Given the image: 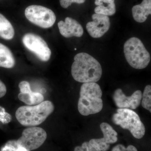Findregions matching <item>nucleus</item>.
I'll return each mask as SVG.
<instances>
[{
    "label": "nucleus",
    "instance_id": "12",
    "mask_svg": "<svg viewBox=\"0 0 151 151\" xmlns=\"http://www.w3.org/2000/svg\"><path fill=\"white\" fill-rule=\"evenodd\" d=\"M60 34L65 38L80 37L84 33L83 27L77 21L67 17L65 22L60 21L58 24Z\"/></svg>",
    "mask_w": 151,
    "mask_h": 151
},
{
    "label": "nucleus",
    "instance_id": "13",
    "mask_svg": "<svg viewBox=\"0 0 151 151\" xmlns=\"http://www.w3.org/2000/svg\"><path fill=\"white\" fill-rule=\"evenodd\" d=\"M134 19L139 23L145 22L151 14V0H143L140 4L134 6L132 9Z\"/></svg>",
    "mask_w": 151,
    "mask_h": 151
},
{
    "label": "nucleus",
    "instance_id": "9",
    "mask_svg": "<svg viewBox=\"0 0 151 151\" xmlns=\"http://www.w3.org/2000/svg\"><path fill=\"white\" fill-rule=\"evenodd\" d=\"M100 128L103 134V137L93 139L89 141V144L98 151H107L110 149L111 144H114L118 140V133L110 124L102 123Z\"/></svg>",
    "mask_w": 151,
    "mask_h": 151
},
{
    "label": "nucleus",
    "instance_id": "1",
    "mask_svg": "<svg viewBox=\"0 0 151 151\" xmlns=\"http://www.w3.org/2000/svg\"><path fill=\"white\" fill-rule=\"evenodd\" d=\"M71 66V75L75 81L80 83L96 82L102 75L100 63L90 55L85 52L78 53L74 57Z\"/></svg>",
    "mask_w": 151,
    "mask_h": 151
},
{
    "label": "nucleus",
    "instance_id": "10",
    "mask_svg": "<svg viewBox=\"0 0 151 151\" xmlns=\"http://www.w3.org/2000/svg\"><path fill=\"white\" fill-rule=\"evenodd\" d=\"M92 17L93 21L89 22L86 25L87 32L89 35L94 38L102 37L110 28L111 23L109 17L94 14Z\"/></svg>",
    "mask_w": 151,
    "mask_h": 151
},
{
    "label": "nucleus",
    "instance_id": "16",
    "mask_svg": "<svg viewBox=\"0 0 151 151\" xmlns=\"http://www.w3.org/2000/svg\"><path fill=\"white\" fill-rule=\"evenodd\" d=\"M18 97L20 101L29 106L38 105L44 100V97L42 94L32 91L27 93L20 92Z\"/></svg>",
    "mask_w": 151,
    "mask_h": 151
},
{
    "label": "nucleus",
    "instance_id": "18",
    "mask_svg": "<svg viewBox=\"0 0 151 151\" xmlns=\"http://www.w3.org/2000/svg\"><path fill=\"white\" fill-rule=\"evenodd\" d=\"M142 105L143 108L151 112V86L148 85L145 87L142 94Z\"/></svg>",
    "mask_w": 151,
    "mask_h": 151
},
{
    "label": "nucleus",
    "instance_id": "20",
    "mask_svg": "<svg viewBox=\"0 0 151 151\" xmlns=\"http://www.w3.org/2000/svg\"><path fill=\"white\" fill-rule=\"evenodd\" d=\"M12 116L10 114L6 112L5 109L0 106V122L2 124H9L12 121Z\"/></svg>",
    "mask_w": 151,
    "mask_h": 151
},
{
    "label": "nucleus",
    "instance_id": "4",
    "mask_svg": "<svg viewBox=\"0 0 151 151\" xmlns=\"http://www.w3.org/2000/svg\"><path fill=\"white\" fill-rule=\"evenodd\" d=\"M124 53L127 62L135 69H144L150 61V53L138 38L132 37L126 42L124 45Z\"/></svg>",
    "mask_w": 151,
    "mask_h": 151
},
{
    "label": "nucleus",
    "instance_id": "21",
    "mask_svg": "<svg viewBox=\"0 0 151 151\" xmlns=\"http://www.w3.org/2000/svg\"><path fill=\"white\" fill-rule=\"evenodd\" d=\"M74 151H98L91 145L89 142H84L81 146H77Z\"/></svg>",
    "mask_w": 151,
    "mask_h": 151
},
{
    "label": "nucleus",
    "instance_id": "15",
    "mask_svg": "<svg viewBox=\"0 0 151 151\" xmlns=\"http://www.w3.org/2000/svg\"><path fill=\"white\" fill-rule=\"evenodd\" d=\"M15 65V60L10 50L0 43V67L11 68Z\"/></svg>",
    "mask_w": 151,
    "mask_h": 151
},
{
    "label": "nucleus",
    "instance_id": "2",
    "mask_svg": "<svg viewBox=\"0 0 151 151\" xmlns=\"http://www.w3.org/2000/svg\"><path fill=\"white\" fill-rule=\"evenodd\" d=\"M102 94L100 86L96 82L83 83L78 103L79 113L82 116H88L100 112L103 108Z\"/></svg>",
    "mask_w": 151,
    "mask_h": 151
},
{
    "label": "nucleus",
    "instance_id": "25",
    "mask_svg": "<svg viewBox=\"0 0 151 151\" xmlns=\"http://www.w3.org/2000/svg\"><path fill=\"white\" fill-rule=\"evenodd\" d=\"M6 92L7 89L6 85L0 80V98L4 96Z\"/></svg>",
    "mask_w": 151,
    "mask_h": 151
},
{
    "label": "nucleus",
    "instance_id": "24",
    "mask_svg": "<svg viewBox=\"0 0 151 151\" xmlns=\"http://www.w3.org/2000/svg\"><path fill=\"white\" fill-rule=\"evenodd\" d=\"M19 87L21 93H27L32 91L29 83L27 81H22L20 82Z\"/></svg>",
    "mask_w": 151,
    "mask_h": 151
},
{
    "label": "nucleus",
    "instance_id": "8",
    "mask_svg": "<svg viewBox=\"0 0 151 151\" xmlns=\"http://www.w3.org/2000/svg\"><path fill=\"white\" fill-rule=\"evenodd\" d=\"M23 43L29 50L35 55L38 58L44 62L50 59L51 52L43 39L33 33H27L22 38Z\"/></svg>",
    "mask_w": 151,
    "mask_h": 151
},
{
    "label": "nucleus",
    "instance_id": "17",
    "mask_svg": "<svg viewBox=\"0 0 151 151\" xmlns=\"http://www.w3.org/2000/svg\"><path fill=\"white\" fill-rule=\"evenodd\" d=\"M14 34V29L10 22L0 14V37L6 40H11L13 38Z\"/></svg>",
    "mask_w": 151,
    "mask_h": 151
},
{
    "label": "nucleus",
    "instance_id": "6",
    "mask_svg": "<svg viewBox=\"0 0 151 151\" xmlns=\"http://www.w3.org/2000/svg\"><path fill=\"white\" fill-rule=\"evenodd\" d=\"M47 137L45 130L40 127H29L25 129L21 137L17 140L18 146L24 151H31L39 148Z\"/></svg>",
    "mask_w": 151,
    "mask_h": 151
},
{
    "label": "nucleus",
    "instance_id": "7",
    "mask_svg": "<svg viewBox=\"0 0 151 151\" xmlns=\"http://www.w3.org/2000/svg\"><path fill=\"white\" fill-rule=\"evenodd\" d=\"M25 15L31 22L42 28L51 27L56 21L53 11L43 6H29L25 10Z\"/></svg>",
    "mask_w": 151,
    "mask_h": 151
},
{
    "label": "nucleus",
    "instance_id": "23",
    "mask_svg": "<svg viewBox=\"0 0 151 151\" xmlns=\"http://www.w3.org/2000/svg\"><path fill=\"white\" fill-rule=\"evenodd\" d=\"M86 0H60V6L63 8L66 9L73 3L82 4L85 2Z\"/></svg>",
    "mask_w": 151,
    "mask_h": 151
},
{
    "label": "nucleus",
    "instance_id": "5",
    "mask_svg": "<svg viewBox=\"0 0 151 151\" xmlns=\"http://www.w3.org/2000/svg\"><path fill=\"white\" fill-rule=\"evenodd\" d=\"M116 125L129 131L134 137L143 138L145 133V127L139 115L135 111L127 108H119L112 117Z\"/></svg>",
    "mask_w": 151,
    "mask_h": 151
},
{
    "label": "nucleus",
    "instance_id": "22",
    "mask_svg": "<svg viewBox=\"0 0 151 151\" xmlns=\"http://www.w3.org/2000/svg\"><path fill=\"white\" fill-rule=\"evenodd\" d=\"M112 151H138L137 148L134 146L130 145L126 147L121 144L117 145L112 149Z\"/></svg>",
    "mask_w": 151,
    "mask_h": 151
},
{
    "label": "nucleus",
    "instance_id": "14",
    "mask_svg": "<svg viewBox=\"0 0 151 151\" xmlns=\"http://www.w3.org/2000/svg\"><path fill=\"white\" fill-rule=\"evenodd\" d=\"M115 0H95L94 4L97 6L94 9L95 14L104 15L112 16L116 13Z\"/></svg>",
    "mask_w": 151,
    "mask_h": 151
},
{
    "label": "nucleus",
    "instance_id": "19",
    "mask_svg": "<svg viewBox=\"0 0 151 151\" xmlns=\"http://www.w3.org/2000/svg\"><path fill=\"white\" fill-rule=\"evenodd\" d=\"M1 151H24L17 145V140L9 141L1 149Z\"/></svg>",
    "mask_w": 151,
    "mask_h": 151
},
{
    "label": "nucleus",
    "instance_id": "3",
    "mask_svg": "<svg viewBox=\"0 0 151 151\" xmlns=\"http://www.w3.org/2000/svg\"><path fill=\"white\" fill-rule=\"evenodd\" d=\"M51 101H44L34 106H22L15 113L18 122L24 127H35L42 124L54 110Z\"/></svg>",
    "mask_w": 151,
    "mask_h": 151
},
{
    "label": "nucleus",
    "instance_id": "11",
    "mask_svg": "<svg viewBox=\"0 0 151 151\" xmlns=\"http://www.w3.org/2000/svg\"><path fill=\"white\" fill-rule=\"evenodd\" d=\"M142 92L137 90L131 96H127L122 89H118L113 93V100L119 108L136 109L139 106L142 98Z\"/></svg>",
    "mask_w": 151,
    "mask_h": 151
}]
</instances>
